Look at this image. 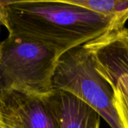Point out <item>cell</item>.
I'll return each mask as SVG.
<instances>
[{
  "label": "cell",
  "mask_w": 128,
  "mask_h": 128,
  "mask_svg": "<svg viewBox=\"0 0 128 128\" xmlns=\"http://www.w3.org/2000/svg\"><path fill=\"white\" fill-rule=\"evenodd\" d=\"M46 97L0 87V128H59Z\"/></svg>",
  "instance_id": "277c9868"
},
{
  "label": "cell",
  "mask_w": 128,
  "mask_h": 128,
  "mask_svg": "<svg viewBox=\"0 0 128 128\" xmlns=\"http://www.w3.org/2000/svg\"><path fill=\"white\" fill-rule=\"evenodd\" d=\"M2 26V24H1V22H0V26Z\"/></svg>",
  "instance_id": "9c48e42d"
},
{
  "label": "cell",
  "mask_w": 128,
  "mask_h": 128,
  "mask_svg": "<svg viewBox=\"0 0 128 128\" xmlns=\"http://www.w3.org/2000/svg\"><path fill=\"white\" fill-rule=\"evenodd\" d=\"M62 55L39 42L9 35L0 42V87L46 97Z\"/></svg>",
  "instance_id": "7a4b0ae2"
},
{
  "label": "cell",
  "mask_w": 128,
  "mask_h": 128,
  "mask_svg": "<svg viewBox=\"0 0 128 128\" xmlns=\"http://www.w3.org/2000/svg\"><path fill=\"white\" fill-rule=\"evenodd\" d=\"M70 3L82 6L97 14L116 16L127 22L128 0H68Z\"/></svg>",
  "instance_id": "52a82bcc"
},
{
  "label": "cell",
  "mask_w": 128,
  "mask_h": 128,
  "mask_svg": "<svg viewBox=\"0 0 128 128\" xmlns=\"http://www.w3.org/2000/svg\"><path fill=\"white\" fill-rule=\"evenodd\" d=\"M46 98L56 116L59 128H100L98 112L74 95L57 90Z\"/></svg>",
  "instance_id": "8992f818"
},
{
  "label": "cell",
  "mask_w": 128,
  "mask_h": 128,
  "mask_svg": "<svg viewBox=\"0 0 128 128\" xmlns=\"http://www.w3.org/2000/svg\"><path fill=\"white\" fill-rule=\"evenodd\" d=\"M0 22L9 35L39 42L62 55L123 29L126 21L68 0H0Z\"/></svg>",
  "instance_id": "6da1fadb"
},
{
  "label": "cell",
  "mask_w": 128,
  "mask_h": 128,
  "mask_svg": "<svg viewBox=\"0 0 128 128\" xmlns=\"http://www.w3.org/2000/svg\"><path fill=\"white\" fill-rule=\"evenodd\" d=\"M85 46L93 54L100 74L128 94V29L109 33Z\"/></svg>",
  "instance_id": "5b68a950"
},
{
  "label": "cell",
  "mask_w": 128,
  "mask_h": 128,
  "mask_svg": "<svg viewBox=\"0 0 128 128\" xmlns=\"http://www.w3.org/2000/svg\"><path fill=\"white\" fill-rule=\"evenodd\" d=\"M52 89L74 95L98 112L111 128H124L116 107L114 88L100 74L93 54L85 45L60 56Z\"/></svg>",
  "instance_id": "3957f363"
},
{
  "label": "cell",
  "mask_w": 128,
  "mask_h": 128,
  "mask_svg": "<svg viewBox=\"0 0 128 128\" xmlns=\"http://www.w3.org/2000/svg\"><path fill=\"white\" fill-rule=\"evenodd\" d=\"M115 91L116 107L124 128H128V94L118 86H112Z\"/></svg>",
  "instance_id": "ba28073f"
}]
</instances>
